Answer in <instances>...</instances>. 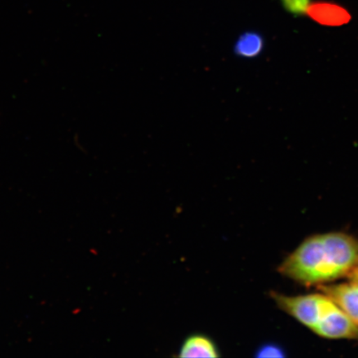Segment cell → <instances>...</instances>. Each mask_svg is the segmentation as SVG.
<instances>
[{
    "label": "cell",
    "mask_w": 358,
    "mask_h": 358,
    "mask_svg": "<svg viewBox=\"0 0 358 358\" xmlns=\"http://www.w3.org/2000/svg\"><path fill=\"white\" fill-rule=\"evenodd\" d=\"M285 10L294 16L306 15L311 0H280Z\"/></svg>",
    "instance_id": "obj_7"
},
{
    "label": "cell",
    "mask_w": 358,
    "mask_h": 358,
    "mask_svg": "<svg viewBox=\"0 0 358 358\" xmlns=\"http://www.w3.org/2000/svg\"><path fill=\"white\" fill-rule=\"evenodd\" d=\"M348 278L350 279L351 281L358 283V267L352 272V274L348 276Z\"/></svg>",
    "instance_id": "obj_9"
},
{
    "label": "cell",
    "mask_w": 358,
    "mask_h": 358,
    "mask_svg": "<svg viewBox=\"0 0 358 358\" xmlns=\"http://www.w3.org/2000/svg\"><path fill=\"white\" fill-rule=\"evenodd\" d=\"M285 349L278 345V344L273 343H265L257 348V350L255 352V357L258 358H281L285 357Z\"/></svg>",
    "instance_id": "obj_8"
},
{
    "label": "cell",
    "mask_w": 358,
    "mask_h": 358,
    "mask_svg": "<svg viewBox=\"0 0 358 358\" xmlns=\"http://www.w3.org/2000/svg\"><path fill=\"white\" fill-rule=\"evenodd\" d=\"M306 15L317 24L328 27L345 25L352 19L350 13L345 8L330 2L310 3Z\"/></svg>",
    "instance_id": "obj_4"
},
{
    "label": "cell",
    "mask_w": 358,
    "mask_h": 358,
    "mask_svg": "<svg viewBox=\"0 0 358 358\" xmlns=\"http://www.w3.org/2000/svg\"><path fill=\"white\" fill-rule=\"evenodd\" d=\"M265 48L266 42L263 36L254 31H250L241 34L236 40L234 52L238 57L254 59L262 55Z\"/></svg>",
    "instance_id": "obj_6"
},
{
    "label": "cell",
    "mask_w": 358,
    "mask_h": 358,
    "mask_svg": "<svg viewBox=\"0 0 358 358\" xmlns=\"http://www.w3.org/2000/svg\"><path fill=\"white\" fill-rule=\"evenodd\" d=\"M358 267V239L344 232L308 237L284 259L282 275L306 286L323 285L349 276Z\"/></svg>",
    "instance_id": "obj_1"
},
{
    "label": "cell",
    "mask_w": 358,
    "mask_h": 358,
    "mask_svg": "<svg viewBox=\"0 0 358 358\" xmlns=\"http://www.w3.org/2000/svg\"><path fill=\"white\" fill-rule=\"evenodd\" d=\"M271 294L282 311L320 337L358 342V324L328 295L323 293L288 296L275 292Z\"/></svg>",
    "instance_id": "obj_2"
},
{
    "label": "cell",
    "mask_w": 358,
    "mask_h": 358,
    "mask_svg": "<svg viewBox=\"0 0 358 358\" xmlns=\"http://www.w3.org/2000/svg\"><path fill=\"white\" fill-rule=\"evenodd\" d=\"M178 357H218L220 352L211 338L204 334H194L183 342Z\"/></svg>",
    "instance_id": "obj_5"
},
{
    "label": "cell",
    "mask_w": 358,
    "mask_h": 358,
    "mask_svg": "<svg viewBox=\"0 0 358 358\" xmlns=\"http://www.w3.org/2000/svg\"><path fill=\"white\" fill-rule=\"evenodd\" d=\"M321 292L338 304L342 310L358 324V283L351 281L350 283L320 285Z\"/></svg>",
    "instance_id": "obj_3"
}]
</instances>
